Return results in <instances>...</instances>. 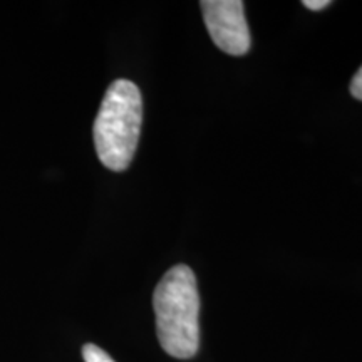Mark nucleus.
Returning <instances> with one entry per match:
<instances>
[{"label": "nucleus", "mask_w": 362, "mask_h": 362, "mask_svg": "<svg viewBox=\"0 0 362 362\" xmlns=\"http://www.w3.org/2000/svg\"><path fill=\"white\" fill-rule=\"evenodd\" d=\"M302 6L310 8V11H322V8L330 6V2L329 0H304Z\"/></svg>", "instance_id": "obj_6"}, {"label": "nucleus", "mask_w": 362, "mask_h": 362, "mask_svg": "<svg viewBox=\"0 0 362 362\" xmlns=\"http://www.w3.org/2000/svg\"><path fill=\"white\" fill-rule=\"evenodd\" d=\"M143 123V98L138 86L116 79L107 88L94 121V146L106 168L124 171L133 161Z\"/></svg>", "instance_id": "obj_2"}, {"label": "nucleus", "mask_w": 362, "mask_h": 362, "mask_svg": "<svg viewBox=\"0 0 362 362\" xmlns=\"http://www.w3.org/2000/svg\"><path fill=\"white\" fill-rule=\"evenodd\" d=\"M349 89H351L352 96H354L356 99H359V101H362V66H361V69L354 74V78H352Z\"/></svg>", "instance_id": "obj_5"}, {"label": "nucleus", "mask_w": 362, "mask_h": 362, "mask_svg": "<svg viewBox=\"0 0 362 362\" xmlns=\"http://www.w3.org/2000/svg\"><path fill=\"white\" fill-rule=\"evenodd\" d=\"M83 357L84 362H116L106 351L98 347L96 344H86L83 347Z\"/></svg>", "instance_id": "obj_4"}, {"label": "nucleus", "mask_w": 362, "mask_h": 362, "mask_svg": "<svg viewBox=\"0 0 362 362\" xmlns=\"http://www.w3.org/2000/svg\"><path fill=\"white\" fill-rule=\"evenodd\" d=\"M205 25L215 45L230 56H245L250 51V30L245 6L240 0H203L200 4Z\"/></svg>", "instance_id": "obj_3"}, {"label": "nucleus", "mask_w": 362, "mask_h": 362, "mask_svg": "<svg viewBox=\"0 0 362 362\" xmlns=\"http://www.w3.org/2000/svg\"><path fill=\"white\" fill-rule=\"evenodd\" d=\"M156 334L166 354L192 359L200 347V293L188 265H175L163 275L153 293Z\"/></svg>", "instance_id": "obj_1"}]
</instances>
